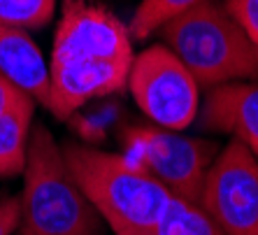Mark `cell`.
Masks as SVG:
<instances>
[{"instance_id":"11","label":"cell","mask_w":258,"mask_h":235,"mask_svg":"<svg viewBox=\"0 0 258 235\" xmlns=\"http://www.w3.org/2000/svg\"><path fill=\"white\" fill-rule=\"evenodd\" d=\"M123 116H126V107L119 100V96H105L98 100H91L82 109H77L68 119V124L82 145L98 147L116 128L123 126Z\"/></svg>"},{"instance_id":"14","label":"cell","mask_w":258,"mask_h":235,"mask_svg":"<svg viewBox=\"0 0 258 235\" xmlns=\"http://www.w3.org/2000/svg\"><path fill=\"white\" fill-rule=\"evenodd\" d=\"M200 3L205 0H140L138 10L131 19L128 33L133 40H147L149 35L158 33L168 21L188 12Z\"/></svg>"},{"instance_id":"12","label":"cell","mask_w":258,"mask_h":235,"mask_svg":"<svg viewBox=\"0 0 258 235\" xmlns=\"http://www.w3.org/2000/svg\"><path fill=\"white\" fill-rule=\"evenodd\" d=\"M35 103L0 114V180H10L24 172L33 131Z\"/></svg>"},{"instance_id":"4","label":"cell","mask_w":258,"mask_h":235,"mask_svg":"<svg viewBox=\"0 0 258 235\" xmlns=\"http://www.w3.org/2000/svg\"><path fill=\"white\" fill-rule=\"evenodd\" d=\"M123 156L161 184L172 198L198 205L207 170L219 147L212 140L191 138L156 124H123L119 128Z\"/></svg>"},{"instance_id":"9","label":"cell","mask_w":258,"mask_h":235,"mask_svg":"<svg viewBox=\"0 0 258 235\" xmlns=\"http://www.w3.org/2000/svg\"><path fill=\"white\" fill-rule=\"evenodd\" d=\"M207 131L226 133L258 158V82H230L207 91L198 112Z\"/></svg>"},{"instance_id":"18","label":"cell","mask_w":258,"mask_h":235,"mask_svg":"<svg viewBox=\"0 0 258 235\" xmlns=\"http://www.w3.org/2000/svg\"><path fill=\"white\" fill-rule=\"evenodd\" d=\"M21 221V200L17 196L0 198V235H12L19 230Z\"/></svg>"},{"instance_id":"7","label":"cell","mask_w":258,"mask_h":235,"mask_svg":"<svg viewBox=\"0 0 258 235\" xmlns=\"http://www.w3.org/2000/svg\"><path fill=\"white\" fill-rule=\"evenodd\" d=\"M133 58L131 33L114 14L86 0H63L49 63Z\"/></svg>"},{"instance_id":"1","label":"cell","mask_w":258,"mask_h":235,"mask_svg":"<svg viewBox=\"0 0 258 235\" xmlns=\"http://www.w3.org/2000/svg\"><path fill=\"white\" fill-rule=\"evenodd\" d=\"M70 172L114 235H154L172 198L165 189L123 154L82 142L63 145Z\"/></svg>"},{"instance_id":"3","label":"cell","mask_w":258,"mask_h":235,"mask_svg":"<svg viewBox=\"0 0 258 235\" xmlns=\"http://www.w3.org/2000/svg\"><path fill=\"white\" fill-rule=\"evenodd\" d=\"M161 40L203 89L258 77V51L226 3L205 0L168 21Z\"/></svg>"},{"instance_id":"2","label":"cell","mask_w":258,"mask_h":235,"mask_svg":"<svg viewBox=\"0 0 258 235\" xmlns=\"http://www.w3.org/2000/svg\"><path fill=\"white\" fill-rule=\"evenodd\" d=\"M21 175L19 235H102L105 221L70 172L63 147L42 124L30 131Z\"/></svg>"},{"instance_id":"6","label":"cell","mask_w":258,"mask_h":235,"mask_svg":"<svg viewBox=\"0 0 258 235\" xmlns=\"http://www.w3.org/2000/svg\"><path fill=\"white\" fill-rule=\"evenodd\" d=\"M198 207L223 235H258V158L230 140L207 170Z\"/></svg>"},{"instance_id":"17","label":"cell","mask_w":258,"mask_h":235,"mask_svg":"<svg viewBox=\"0 0 258 235\" xmlns=\"http://www.w3.org/2000/svg\"><path fill=\"white\" fill-rule=\"evenodd\" d=\"M30 103H35V100L28 98L14 82H10L5 75L0 73V114H7V112H12L17 107H24V105H30Z\"/></svg>"},{"instance_id":"5","label":"cell","mask_w":258,"mask_h":235,"mask_svg":"<svg viewBox=\"0 0 258 235\" xmlns=\"http://www.w3.org/2000/svg\"><path fill=\"white\" fill-rule=\"evenodd\" d=\"M128 89L149 124L184 131L198 119L200 86L165 44L147 47L133 58Z\"/></svg>"},{"instance_id":"13","label":"cell","mask_w":258,"mask_h":235,"mask_svg":"<svg viewBox=\"0 0 258 235\" xmlns=\"http://www.w3.org/2000/svg\"><path fill=\"white\" fill-rule=\"evenodd\" d=\"M154 235H223L198 205L170 198Z\"/></svg>"},{"instance_id":"16","label":"cell","mask_w":258,"mask_h":235,"mask_svg":"<svg viewBox=\"0 0 258 235\" xmlns=\"http://www.w3.org/2000/svg\"><path fill=\"white\" fill-rule=\"evenodd\" d=\"M226 7L249 33L258 51V0H226Z\"/></svg>"},{"instance_id":"8","label":"cell","mask_w":258,"mask_h":235,"mask_svg":"<svg viewBox=\"0 0 258 235\" xmlns=\"http://www.w3.org/2000/svg\"><path fill=\"white\" fill-rule=\"evenodd\" d=\"M133 61H66L49 63V103L56 119L68 121L86 103L119 96L128 86Z\"/></svg>"},{"instance_id":"15","label":"cell","mask_w":258,"mask_h":235,"mask_svg":"<svg viewBox=\"0 0 258 235\" xmlns=\"http://www.w3.org/2000/svg\"><path fill=\"white\" fill-rule=\"evenodd\" d=\"M56 0H0V24L40 30L54 19Z\"/></svg>"},{"instance_id":"10","label":"cell","mask_w":258,"mask_h":235,"mask_svg":"<svg viewBox=\"0 0 258 235\" xmlns=\"http://www.w3.org/2000/svg\"><path fill=\"white\" fill-rule=\"evenodd\" d=\"M0 73L37 105L49 103V63L28 30L0 24Z\"/></svg>"}]
</instances>
